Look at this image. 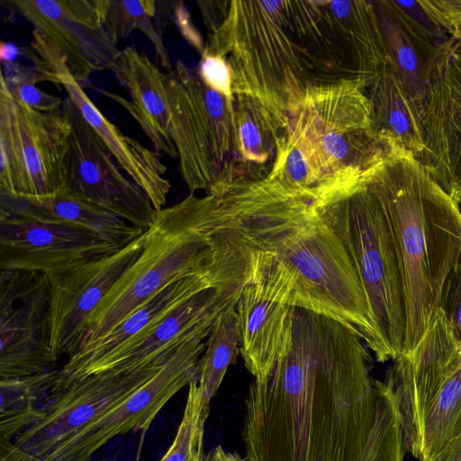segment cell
Returning <instances> with one entry per match:
<instances>
[{
	"label": "cell",
	"mask_w": 461,
	"mask_h": 461,
	"mask_svg": "<svg viewBox=\"0 0 461 461\" xmlns=\"http://www.w3.org/2000/svg\"><path fill=\"white\" fill-rule=\"evenodd\" d=\"M355 56L367 89L389 65V58L373 1H329Z\"/></svg>",
	"instance_id": "cell-26"
},
{
	"label": "cell",
	"mask_w": 461,
	"mask_h": 461,
	"mask_svg": "<svg viewBox=\"0 0 461 461\" xmlns=\"http://www.w3.org/2000/svg\"><path fill=\"white\" fill-rule=\"evenodd\" d=\"M5 82L15 100L36 111L55 113L62 108L64 99L41 90L36 83L30 81L7 83L5 80Z\"/></svg>",
	"instance_id": "cell-37"
},
{
	"label": "cell",
	"mask_w": 461,
	"mask_h": 461,
	"mask_svg": "<svg viewBox=\"0 0 461 461\" xmlns=\"http://www.w3.org/2000/svg\"><path fill=\"white\" fill-rule=\"evenodd\" d=\"M9 9L62 56L84 88L92 74L111 69L120 51L104 24V0H8Z\"/></svg>",
	"instance_id": "cell-16"
},
{
	"label": "cell",
	"mask_w": 461,
	"mask_h": 461,
	"mask_svg": "<svg viewBox=\"0 0 461 461\" xmlns=\"http://www.w3.org/2000/svg\"><path fill=\"white\" fill-rule=\"evenodd\" d=\"M166 81L180 175L191 193L209 190L238 167L235 101L206 86L180 60Z\"/></svg>",
	"instance_id": "cell-8"
},
{
	"label": "cell",
	"mask_w": 461,
	"mask_h": 461,
	"mask_svg": "<svg viewBox=\"0 0 461 461\" xmlns=\"http://www.w3.org/2000/svg\"><path fill=\"white\" fill-rule=\"evenodd\" d=\"M290 308L258 284L247 283L236 304L240 354L254 377H264L277 360L290 325Z\"/></svg>",
	"instance_id": "cell-23"
},
{
	"label": "cell",
	"mask_w": 461,
	"mask_h": 461,
	"mask_svg": "<svg viewBox=\"0 0 461 461\" xmlns=\"http://www.w3.org/2000/svg\"><path fill=\"white\" fill-rule=\"evenodd\" d=\"M461 434V350L424 415L419 461L437 456Z\"/></svg>",
	"instance_id": "cell-28"
},
{
	"label": "cell",
	"mask_w": 461,
	"mask_h": 461,
	"mask_svg": "<svg viewBox=\"0 0 461 461\" xmlns=\"http://www.w3.org/2000/svg\"><path fill=\"white\" fill-rule=\"evenodd\" d=\"M392 12L419 48L426 62L452 37L429 0H387Z\"/></svg>",
	"instance_id": "cell-34"
},
{
	"label": "cell",
	"mask_w": 461,
	"mask_h": 461,
	"mask_svg": "<svg viewBox=\"0 0 461 461\" xmlns=\"http://www.w3.org/2000/svg\"><path fill=\"white\" fill-rule=\"evenodd\" d=\"M461 350V345L438 309L415 348L393 360L385 379L399 409L406 451L418 459L426 410Z\"/></svg>",
	"instance_id": "cell-17"
},
{
	"label": "cell",
	"mask_w": 461,
	"mask_h": 461,
	"mask_svg": "<svg viewBox=\"0 0 461 461\" xmlns=\"http://www.w3.org/2000/svg\"><path fill=\"white\" fill-rule=\"evenodd\" d=\"M110 70L127 90L130 99L105 90L99 91L128 112L156 151L177 158L170 137L167 72L132 46L120 50Z\"/></svg>",
	"instance_id": "cell-21"
},
{
	"label": "cell",
	"mask_w": 461,
	"mask_h": 461,
	"mask_svg": "<svg viewBox=\"0 0 461 461\" xmlns=\"http://www.w3.org/2000/svg\"><path fill=\"white\" fill-rule=\"evenodd\" d=\"M198 75L206 86L234 102L231 74L227 62L221 57L202 53Z\"/></svg>",
	"instance_id": "cell-36"
},
{
	"label": "cell",
	"mask_w": 461,
	"mask_h": 461,
	"mask_svg": "<svg viewBox=\"0 0 461 461\" xmlns=\"http://www.w3.org/2000/svg\"><path fill=\"white\" fill-rule=\"evenodd\" d=\"M367 89L374 134L393 149L419 158L425 149L421 121L390 65Z\"/></svg>",
	"instance_id": "cell-24"
},
{
	"label": "cell",
	"mask_w": 461,
	"mask_h": 461,
	"mask_svg": "<svg viewBox=\"0 0 461 461\" xmlns=\"http://www.w3.org/2000/svg\"><path fill=\"white\" fill-rule=\"evenodd\" d=\"M375 418L360 461H403L407 453L397 401L388 381L375 380Z\"/></svg>",
	"instance_id": "cell-32"
},
{
	"label": "cell",
	"mask_w": 461,
	"mask_h": 461,
	"mask_svg": "<svg viewBox=\"0 0 461 461\" xmlns=\"http://www.w3.org/2000/svg\"><path fill=\"white\" fill-rule=\"evenodd\" d=\"M56 376L57 370L50 369L0 380V441H12L40 419V408Z\"/></svg>",
	"instance_id": "cell-29"
},
{
	"label": "cell",
	"mask_w": 461,
	"mask_h": 461,
	"mask_svg": "<svg viewBox=\"0 0 461 461\" xmlns=\"http://www.w3.org/2000/svg\"><path fill=\"white\" fill-rule=\"evenodd\" d=\"M0 212L83 229L119 247L125 246L145 232L67 188L44 196L0 192Z\"/></svg>",
	"instance_id": "cell-22"
},
{
	"label": "cell",
	"mask_w": 461,
	"mask_h": 461,
	"mask_svg": "<svg viewBox=\"0 0 461 461\" xmlns=\"http://www.w3.org/2000/svg\"><path fill=\"white\" fill-rule=\"evenodd\" d=\"M120 248L83 229L0 212V271L48 274Z\"/></svg>",
	"instance_id": "cell-19"
},
{
	"label": "cell",
	"mask_w": 461,
	"mask_h": 461,
	"mask_svg": "<svg viewBox=\"0 0 461 461\" xmlns=\"http://www.w3.org/2000/svg\"><path fill=\"white\" fill-rule=\"evenodd\" d=\"M458 207H459V210H460V212H461V201L458 203Z\"/></svg>",
	"instance_id": "cell-42"
},
{
	"label": "cell",
	"mask_w": 461,
	"mask_h": 461,
	"mask_svg": "<svg viewBox=\"0 0 461 461\" xmlns=\"http://www.w3.org/2000/svg\"><path fill=\"white\" fill-rule=\"evenodd\" d=\"M251 249L249 283L276 300L334 319L380 352L372 313L339 238L314 203L285 198L261 184L222 196Z\"/></svg>",
	"instance_id": "cell-2"
},
{
	"label": "cell",
	"mask_w": 461,
	"mask_h": 461,
	"mask_svg": "<svg viewBox=\"0 0 461 461\" xmlns=\"http://www.w3.org/2000/svg\"><path fill=\"white\" fill-rule=\"evenodd\" d=\"M0 461H46L20 448L13 441H0Z\"/></svg>",
	"instance_id": "cell-39"
},
{
	"label": "cell",
	"mask_w": 461,
	"mask_h": 461,
	"mask_svg": "<svg viewBox=\"0 0 461 461\" xmlns=\"http://www.w3.org/2000/svg\"><path fill=\"white\" fill-rule=\"evenodd\" d=\"M373 358L343 323L290 308L282 351L245 399L247 461H360L376 411Z\"/></svg>",
	"instance_id": "cell-1"
},
{
	"label": "cell",
	"mask_w": 461,
	"mask_h": 461,
	"mask_svg": "<svg viewBox=\"0 0 461 461\" xmlns=\"http://www.w3.org/2000/svg\"><path fill=\"white\" fill-rule=\"evenodd\" d=\"M50 297L45 274L1 271L0 380L48 371L59 359L50 340Z\"/></svg>",
	"instance_id": "cell-14"
},
{
	"label": "cell",
	"mask_w": 461,
	"mask_h": 461,
	"mask_svg": "<svg viewBox=\"0 0 461 461\" xmlns=\"http://www.w3.org/2000/svg\"><path fill=\"white\" fill-rule=\"evenodd\" d=\"M438 309L461 345V256L444 283Z\"/></svg>",
	"instance_id": "cell-35"
},
{
	"label": "cell",
	"mask_w": 461,
	"mask_h": 461,
	"mask_svg": "<svg viewBox=\"0 0 461 461\" xmlns=\"http://www.w3.org/2000/svg\"><path fill=\"white\" fill-rule=\"evenodd\" d=\"M420 121L425 149L417 159L458 203L461 201V42L453 37L427 60Z\"/></svg>",
	"instance_id": "cell-15"
},
{
	"label": "cell",
	"mask_w": 461,
	"mask_h": 461,
	"mask_svg": "<svg viewBox=\"0 0 461 461\" xmlns=\"http://www.w3.org/2000/svg\"><path fill=\"white\" fill-rule=\"evenodd\" d=\"M427 461H461V434L451 440L437 456Z\"/></svg>",
	"instance_id": "cell-40"
},
{
	"label": "cell",
	"mask_w": 461,
	"mask_h": 461,
	"mask_svg": "<svg viewBox=\"0 0 461 461\" xmlns=\"http://www.w3.org/2000/svg\"><path fill=\"white\" fill-rule=\"evenodd\" d=\"M61 111L70 126L66 188L136 229L148 230L158 212L149 196L124 174L68 96Z\"/></svg>",
	"instance_id": "cell-12"
},
{
	"label": "cell",
	"mask_w": 461,
	"mask_h": 461,
	"mask_svg": "<svg viewBox=\"0 0 461 461\" xmlns=\"http://www.w3.org/2000/svg\"><path fill=\"white\" fill-rule=\"evenodd\" d=\"M156 0H104V24L118 43L134 31H140L152 44L158 65L167 72L173 68L163 37L156 28Z\"/></svg>",
	"instance_id": "cell-31"
},
{
	"label": "cell",
	"mask_w": 461,
	"mask_h": 461,
	"mask_svg": "<svg viewBox=\"0 0 461 461\" xmlns=\"http://www.w3.org/2000/svg\"><path fill=\"white\" fill-rule=\"evenodd\" d=\"M203 53L228 64L234 95L259 103L285 132L312 86L358 79L326 1H230Z\"/></svg>",
	"instance_id": "cell-3"
},
{
	"label": "cell",
	"mask_w": 461,
	"mask_h": 461,
	"mask_svg": "<svg viewBox=\"0 0 461 461\" xmlns=\"http://www.w3.org/2000/svg\"><path fill=\"white\" fill-rule=\"evenodd\" d=\"M236 282H246V276H191L172 283L107 333L82 344L57 370L54 384L45 399L56 394L74 381L88 375L98 365L149 331L172 311L194 295L212 286Z\"/></svg>",
	"instance_id": "cell-20"
},
{
	"label": "cell",
	"mask_w": 461,
	"mask_h": 461,
	"mask_svg": "<svg viewBox=\"0 0 461 461\" xmlns=\"http://www.w3.org/2000/svg\"><path fill=\"white\" fill-rule=\"evenodd\" d=\"M234 96L240 165L237 182L245 183V167H248L247 183L258 182L270 173L273 167L270 160L275 162L285 132L259 103L246 95Z\"/></svg>",
	"instance_id": "cell-25"
},
{
	"label": "cell",
	"mask_w": 461,
	"mask_h": 461,
	"mask_svg": "<svg viewBox=\"0 0 461 461\" xmlns=\"http://www.w3.org/2000/svg\"><path fill=\"white\" fill-rule=\"evenodd\" d=\"M215 320V319H214ZM214 320L200 326L180 345L162 368L128 398L56 446L46 461H90L113 438L128 432L145 433L164 405L196 378Z\"/></svg>",
	"instance_id": "cell-11"
},
{
	"label": "cell",
	"mask_w": 461,
	"mask_h": 461,
	"mask_svg": "<svg viewBox=\"0 0 461 461\" xmlns=\"http://www.w3.org/2000/svg\"><path fill=\"white\" fill-rule=\"evenodd\" d=\"M203 461H247L237 452L226 450L221 446L212 448L205 456Z\"/></svg>",
	"instance_id": "cell-41"
},
{
	"label": "cell",
	"mask_w": 461,
	"mask_h": 461,
	"mask_svg": "<svg viewBox=\"0 0 461 461\" xmlns=\"http://www.w3.org/2000/svg\"><path fill=\"white\" fill-rule=\"evenodd\" d=\"M210 412L202 397L196 378L188 384L187 398L169 448L160 461H203V436Z\"/></svg>",
	"instance_id": "cell-33"
},
{
	"label": "cell",
	"mask_w": 461,
	"mask_h": 461,
	"mask_svg": "<svg viewBox=\"0 0 461 461\" xmlns=\"http://www.w3.org/2000/svg\"><path fill=\"white\" fill-rule=\"evenodd\" d=\"M147 230L116 251L48 274L50 340L59 357L74 354L87 334L88 321L113 285L142 252Z\"/></svg>",
	"instance_id": "cell-13"
},
{
	"label": "cell",
	"mask_w": 461,
	"mask_h": 461,
	"mask_svg": "<svg viewBox=\"0 0 461 461\" xmlns=\"http://www.w3.org/2000/svg\"><path fill=\"white\" fill-rule=\"evenodd\" d=\"M430 5L450 36L461 42V0H431Z\"/></svg>",
	"instance_id": "cell-38"
},
{
	"label": "cell",
	"mask_w": 461,
	"mask_h": 461,
	"mask_svg": "<svg viewBox=\"0 0 461 461\" xmlns=\"http://www.w3.org/2000/svg\"><path fill=\"white\" fill-rule=\"evenodd\" d=\"M380 30L393 70L420 118L426 89L427 62L417 45L397 20L387 0L373 1Z\"/></svg>",
	"instance_id": "cell-27"
},
{
	"label": "cell",
	"mask_w": 461,
	"mask_h": 461,
	"mask_svg": "<svg viewBox=\"0 0 461 461\" xmlns=\"http://www.w3.org/2000/svg\"><path fill=\"white\" fill-rule=\"evenodd\" d=\"M379 201L395 244L412 350L434 319L444 283L461 256L458 203L411 153L389 156L364 181Z\"/></svg>",
	"instance_id": "cell-5"
},
{
	"label": "cell",
	"mask_w": 461,
	"mask_h": 461,
	"mask_svg": "<svg viewBox=\"0 0 461 461\" xmlns=\"http://www.w3.org/2000/svg\"><path fill=\"white\" fill-rule=\"evenodd\" d=\"M70 126L63 112L15 100L0 81V192L44 196L66 188Z\"/></svg>",
	"instance_id": "cell-9"
},
{
	"label": "cell",
	"mask_w": 461,
	"mask_h": 461,
	"mask_svg": "<svg viewBox=\"0 0 461 461\" xmlns=\"http://www.w3.org/2000/svg\"><path fill=\"white\" fill-rule=\"evenodd\" d=\"M31 48L42 68L55 74V84L62 86L122 171L145 192L156 211L165 208L171 184L165 176L167 168L161 154L125 135L111 122L73 77L62 56L34 30Z\"/></svg>",
	"instance_id": "cell-18"
},
{
	"label": "cell",
	"mask_w": 461,
	"mask_h": 461,
	"mask_svg": "<svg viewBox=\"0 0 461 461\" xmlns=\"http://www.w3.org/2000/svg\"><path fill=\"white\" fill-rule=\"evenodd\" d=\"M371 103L358 79L312 86L290 114L284 143L310 167L316 202L362 183L399 151L371 128Z\"/></svg>",
	"instance_id": "cell-6"
},
{
	"label": "cell",
	"mask_w": 461,
	"mask_h": 461,
	"mask_svg": "<svg viewBox=\"0 0 461 461\" xmlns=\"http://www.w3.org/2000/svg\"><path fill=\"white\" fill-rule=\"evenodd\" d=\"M236 304L226 307L214 320L198 363L196 381L207 407H210L229 366L236 362L240 353Z\"/></svg>",
	"instance_id": "cell-30"
},
{
	"label": "cell",
	"mask_w": 461,
	"mask_h": 461,
	"mask_svg": "<svg viewBox=\"0 0 461 461\" xmlns=\"http://www.w3.org/2000/svg\"><path fill=\"white\" fill-rule=\"evenodd\" d=\"M315 205L342 242L365 292L380 345L376 360H394L403 349L405 296L393 234L379 201L362 182Z\"/></svg>",
	"instance_id": "cell-7"
},
{
	"label": "cell",
	"mask_w": 461,
	"mask_h": 461,
	"mask_svg": "<svg viewBox=\"0 0 461 461\" xmlns=\"http://www.w3.org/2000/svg\"><path fill=\"white\" fill-rule=\"evenodd\" d=\"M144 249L88 321L96 339L174 282L191 276H249L251 250L235 215L217 196L191 193L157 212Z\"/></svg>",
	"instance_id": "cell-4"
},
{
	"label": "cell",
	"mask_w": 461,
	"mask_h": 461,
	"mask_svg": "<svg viewBox=\"0 0 461 461\" xmlns=\"http://www.w3.org/2000/svg\"><path fill=\"white\" fill-rule=\"evenodd\" d=\"M182 343L140 365H117L74 381L42 402L40 419L21 432L14 443L43 458L59 443L119 405L148 382Z\"/></svg>",
	"instance_id": "cell-10"
}]
</instances>
